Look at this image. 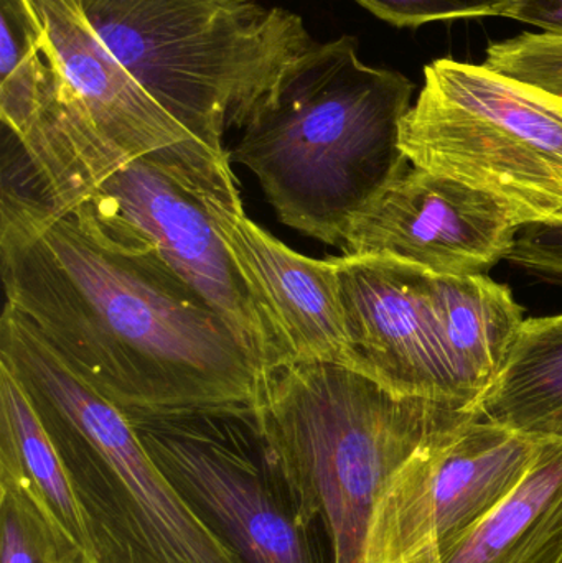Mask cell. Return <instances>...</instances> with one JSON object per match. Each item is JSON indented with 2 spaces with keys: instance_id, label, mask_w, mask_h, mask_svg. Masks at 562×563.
Listing matches in <instances>:
<instances>
[{
  "instance_id": "6da1fadb",
  "label": "cell",
  "mask_w": 562,
  "mask_h": 563,
  "mask_svg": "<svg viewBox=\"0 0 562 563\" xmlns=\"http://www.w3.org/2000/svg\"><path fill=\"white\" fill-rule=\"evenodd\" d=\"M0 271L3 308L132 423L256 406L264 373L230 324L85 205L3 187Z\"/></svg>"
},
{
  "instance_id": "7a4b0ae2",
  "label": "cell",
  "mask_w": 562,
  "mask_h": 563,
  "mask_svg": "<svg viewBox=\"0 0 562 563\" xmlns=\"http://www.w3.org/2000/svg\"><path fill=\"white\" fill-rule=\"evenodd\" d=\"M415 82L366 65L343 35L313 43L261 102L234 147L280 223L342 247L353 221L409 167L403 121Z\"/></svg>"
},
{
  "instance_id": "3957f363",
  "label": "cell",
  "mask_w": 562,
  "mask_h": 563,
  "mask_svg": "<svg viewBox=\"0 0 562 563\" xmlns=\"http://www.w3.org/2000/svg\"><path fill=\"white\" fill-rule=\"evenodd\" d=\"M254 416L300 518L326 534L332 563H363L373 511L393 476L481 413L401 396L345 364L316 361L267 373Z\"/></svg>"
},
{
  "instance_id": "277c9868",
  "label": "cell",
  "mask_w": 562,
  "mask_h": 563,
  "mask_svg": "<svg viewBox=\"0 0 562 563\" xmlns=\"http://www.w3.org/2000/svg\"><path fill=\"white\" fill-rule=\"evenodd\" d=\"M0 366L25 390L68 470L98 563H243L172 486L128 416L7 308Z\"/></svg>"
},
{
  "instance_id": "5b68a950",
  "label": "cell",
  "mask_w": 562,
  "mask_h": 563,
  "mask_svg": "<svg viewBox=\"0 0 562 563\" xmlns=\"http://www.w3.org/2000/svg\"><path fill=\"white\" fill-rule=\"evenodd\" d=\"M79 2L125 71L217 154L316 43L297 13L256 0Z\"/></svg>"
},
{
  "instance_id": "8992f818",
  "label": "cell",
  "mask_w": 562,
  "mask_h": 563,
  "mask_svg": "<svg viewBox=\"0 0 562 563\" xmlns=\"http://www.w3.org/2000/svg\"><path fill=\"white\" fill-rule=\"evenodd\" d=\"M333 263L353 369L401 396L478 410L525 321L510 287L389 257Z\"/></svg>"
},
{
  "instance_id": "52a82bcc",
  "label": "cell",
  "mask_w": 562,
  "mask_h": 563,
  "mask_svg": "<svg viewBox=\"0 0 562 563\" xmlns=\"http://www.w3.org/2000/svg\"><path fill=\"white\" fill-rule=\"evenodd\" d=\"M409 164L497 198L520 228L562 223V99L439 58L403 121Z\"/></svg>"
},
{
  "instance_id": "ba28073f",
  "label": "cell",
  "mask_w": 562,
  "mask_h": 563,
  "mask_svg": "<svg viewBox=\"0 0 562 563\" xmlns=\"http://www.w3.org/2000/svg\"><path fill=\"white\" fill-rule=\"evenodd\" d=\"M195 515L243 563H332L271 462L254 409L132 423Z\"/></svg>"
},
{
  "instance_id": "9c48e42d",
  "label": "cell",
  "mask_w": 562,
  "mask_h": 563,
  "mask_svg": "<svg viewBox=\"0 0 562 563\" xmlns=\"http://www.w3.org/2000/svg\"><path fill=\"white\" fill-rule=\"evenodd\" d=\"M540 440L477 417L415 453L376 503L363 563H409L481 521L521 482Z\"/></svg>"
},
{
  "instance_id": "30bf717a",
  "label": "cell",
  "mask_w": 562,
  "mask_h": 563,
  "mask_svg": "<svg viewBox=\"0 0 562 563\" xmlns=\"http://www.w3.org/2000/svg\"><path fill=\"white\" fill-rule=\"evenodd\" d=\"M40 49L98 134L128 161H147L194 191L230 177L217 154L172 118L96 33L79 0H22Z\"/></svg>"
},
{
  "instance_id": "8fae6325",
  "label": "cell",
  "mask_w": 562,
  "mask_h": 563,
  "mask_svg": "<svg viewBox=\"0 0 562 563\" xmlns=\"http://www.w3.org/2000/svg\"><path fill=\"white\" fill-rule=\"evenodd\" d=\"M81 205L112 233L154 250L230 324L264 376L286 364L273 331L194 191L151 162L131 161L102 180Z\"/></svg>"
},
{
  "instance_id": "7c38bea8",
  "label": "cell",
  "mask_w": 562,
  "mask_h": 563,
  "mask_svg": "<svg viewBox=\"0 0 562 563\" xmlns=\"http://www.w3.org/2000/svg\"><path fill=\"white\" fill-rule=\"evenodd\" d=\"M521 228L485 191L409 165L350 227L345 256L389 257L439 276H487Z\"/></svg>"
},
{
  "instance_id": "4fadbf2b",
  "label": "cell",
  "mask_w": 562,
  "mask_h": 563,
  "mask_svg": "<svg viewBox=\"0 0 562 563\" xmlns=\"http://www.w3.org/2000/svg\"><path fill=\"white\" fill-rule=\"evenodd\" d=\"M197 195L210 214L286 364L353 367L333 257L312 260L290 250L244 213L238 181Z\"/></svg>"
},
{
  "instance_id": "5bb4252c",
  "label": "cell",
  "mask_w": 562,
  "mask_h": 563,
  "mask_svg": "<svg viewBox=\"0 0 562 563\" xmlns=\"http://www.w3.org/2000/svg\"><path fill=\"white\" fill-rule=\"evenodd\" d=\"M3 134L19 148L56 213L85 203L102 180L128 164L92 128L42 49L0 76Z\"/></svg>"
},
{
  "instance_id": "9a60e30c",
  "label": "cell",
  "mask_w": 562,
  "mask_h": 563,
  "mask_svg": "<svg viewBox=\"0 0 562 563\" xmlns=\"http://www.w3.org/2000/svg\"><path fill=\"white\" fill-rule=\"evenodd\" d=\"M409 563H562V440H540L530 468L500 505Z\"/></svg>"
},
{
  "instance_id": "2e32d148",
  "label": "cell",
  "mask_w": 562,
  "mask_h": 563,
  "mask_svg": "<svg viewBox=\"0 0 562 563\" xmlns=\"http://www.w3.org/2000/svg\"><path fill=\"white\" fill-rule=\"evenodd\" d=\"M0 479H10L26 489L82 561L98 563L88 521L68 470L25 390L3 366H0Z\"/></svg>"
},
{
  "instance_id": "e0dca14e",
  "label": "cell",
  "mask_w": 562,
  "mask_h": 563,
  "mask_svg": "<svg viewBox=\"0 0 562 563\" xmlns=\"http://www.w3.org/2000/svg\"><path fill=\"white\" fill-rule=\"evenodd\" d=\"M477 409L482 419L531 439L562 440V314L524 321Z\"/></svg>"
},
{
  "instance_id": "ac0fdd59",
  "label": "cell",
  "mask_w": 562,
  "mask_h": 563,
  "mask_svg": "<svg viewBox=\"0 0 562 563\" xmlns=\"http://www.w3.org/2000/svg\"><path fill=\"white\" fill-rule=\"evenodd\" d=\"M0 563H85L38 503L10 479H0Z\"/></svg>"
},
{
  "instance_id": "d6986e66",
  "label": "cell",
  "mask_w": 562,
  "mask_h": 563,
  "mask_svg": "<svg viewBox=\"0 0 562 563\" xmlns=\"http://www.w3.org/2000/svg\"><path fill=\"white\" fill-rule=\"evenodd\" d=\"M484 65L500 75L562 99V38L548 33H521L491 43Z\"/></svg>"
},
{
  "instance_id": "ffe728a7",
  "label": "cell",
  "mask_w": 562,
  "mask_h": 563,
  "mask_svg": "<svg viewBox=\"0 0 562 563\" xmlns=\"http://www.w3.org/2000/svg\"><path fill=\"white\" fill-rule=\"evenodd\" d=\"M395 26H421L467 16H508L521 0H356Z\"/></svg>"
},
{
  "instance_id": "44dd1931",
  "label": "cell",
  "mask_w": 562,
  "mask_h": 563,
  "mask_svg": "<svg viewBox=\"0 0 562 563\" xmlns=\"http://www.w3.org/2000/svg\"><path fill=\"white\" fill-rule=\"evenodd\" d=\"M507 261L537 279L562 288V223L521 228Z\"/></svg>"
},
{
  "instance_id": "7402d4cb",
  "label": "cell",
  "mask_w": 562,
  "mask_h": 563,
  "mask_svg": "<svg viewBox=\"0 0 562 563\" xmlns=\"http://www.w3.org/2000/svg\"><path fill=\"white\" fill-rule=\"evenodd\" d=\"M508 19L538 26L543 33L562 38V0H521Z\"/></svg>"
}]
</instances>
